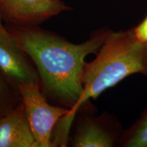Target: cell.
<instances>
[{
  "label": "cell",
  "mask_w": 147,
  "mask_h": 147,
  "mask_svg": "<svg viewBox=\"0 0 147 147\" xmlns=\"http://www.w3.org/2000/svg\"><path fill=\"white\" fill-rule=\"evenodd\" d=\"M8 29L36 67L45 96L69 109L83 93L84 59L96 54L110 31L103 27L82 43L74 44L38 26L10 25Z\"/></svg>",
  "instance_id": "6da1fadb"
},
{
  "label": "cell",
  "mask_w": 147,
  "mask_h": 147,
  "mask_svg": "<svg viewBox=\"0 0 147 147\" xmlns=\"http://www.w3.org/2000/svg\"><path fill=\"white\" fill-rule=\"evenodd\" d=\"M133 74L147 78V43L136 38L133 27L117 32L110 29L96 57L84 66L82 96L55 126L53 134L55 146H67L73 121L77 113L87 106L90 99L96 100L106 90Z\"/></svg>",
  "instance_id": "7a4b0ae2"
},
{
  "label": "cell",
  "mask_w": 147,
  "mask_h": 147,
  "mask_svg": "<svg viewBox=\"0 0 147 147\" xmlns=\"http://www.w3.org/2000/svg\"><path fill=\"white\" fill-rule=\"evenodd\" d=\"M27 121L38 147H54L53 134L55 126L69 108L51 105L39 83H27L18 87Z\"/></svg>",
  "instance_id": "3957f363"
},
{
  "label": "cell",
  "mask_w": 147,
  "mask_h": 147,
  "mask_svg": "<svg viewBox=\"0 0 147 147\" xmlns=\"http://www.w3.org/2000/svg\"><path fill=\"white\" fill-rule=\"evenodd\" d=\"M0 71L9 84L18 92L20 85L39 83L37 69L8 29L0 28Z\"/></svg>",
  "instance_id": "277c9868"
},
{
  "label": "cell",
  "mask_w": 147,
  "mask_h": 147,
  "mask_svg": "<svg viewBox=\"0 0 147 147\" xmlns=\"http://www.w3.org/2000/svg\"><path fill=\"white\" fill-rule=\"evenodd\" d=\"M125 131L113 115L99 116L84 114L78 119L76 131L71 140L74 147L117 146Z\"/></svg>",
  "instance_id": "5b68a950"
},
{
  "label": "cell",
  "mask_w": 147,
  "mask_h": 147,
  "mask_svg": "<svg viewBox=\"0 0 147 147\" xmlns=\"http://www.w3.org/2000/svg\"><path fill=\"white\" fill-rule=\"evenodd\" d=\"M69 10L70 7L61 0H0L2 19L16 26H38Z\"/></svg>",
  "instance_id": "8992f818"
},
{
  "label": "cell",
  "mask_w": 147,
  "mask_h": 147,
  "mask_svg": "<svg viewBox=\"0 0 147 147\" xmlns=\"http://www.w3.org/2000/svg\"><path fill=\"white\" fill-rule=\"evenodd\" d=\"M0 147H38L22 102L0 120Z\"/></svg>",
  "instance_id": "52a82bcc"
},
{
  "label": "cell",
  "mask_w": 147,
  "mask_h": 147,
  "mask_svg": "<svg viewBox=\"0 0 147 147\" xmlns=\"http://www.w3.org/2000/svg\"><path fill=\"white\" fill-rule=\"evenodd\" d=\"M117 146L147 147V108L129 127L125 129Z\"/></svg>",
  "instance_id": "ba28073f"
},
{
  "label": "cell",
  "mask_w": 147,
  "mask_h": 147,
  "mask_svg": "<svg viewBox=\"0 0 147 147\" xmlns=\"http://www.w3.org/2000/svg\"><path fill=\"white\" fill-rule=\"evenodd\" d=\"M21 103L18 93L0 74V120Z\"/></svg>",
  "instance_id": "9c48e42d"
},
{
  "label": "cell",
  "mask_w": 147,
  "mask_h": 147,
  "mask_svg": "<svg viewBox=\"0 0 147 147\" xmlns=\"http://www.w3.org/2000/svg\"><path fill=\"white\" fill-rule=\"evenodd\" d=\"M136 38L140 42L147 43V13L140 23L133 27Z\"/></svg>",
  "instance_id": "30bf717a"
},
{
  "label": "cell",
  "mask_w": 147,
  "mask_h": 147,
  "mask_svg": "<svg viewBox=\"0 0 147 147\" xmlns=\"http://www.w3.org/2000/svg\"><path fill=\"white\" fill-rule=\"evenodd\" d=\"M1 19H2V18H1V10H0V28H1V27L3 26V25H2V24H1Z\"/></svg>",
  "instance_id": "8fae6325"
}]
</instances>
